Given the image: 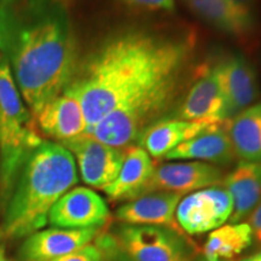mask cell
Returning <instances> with one entry per match:
<instances>
[{
	"instance_id": "27",
	"label": "cell",
	"mask_w": 261,
	"mask_h": 261,
	"mask_svg": "<svg viewBox=\"0 0 261 261\" xmlns=\"http://www.w3.org/2000/svg\"><path fill=\"white\" fill-rule=\"evenodd\" d=\"M242 261H261V252L257 254H254L252 256H248L246 259H243Z\"/></svg>"
},
{
	"instance_id": "21",
	"label": "cell",
	"mask_w": 261,
	"mask_h": 261,
	"mask_svg": "<svg viewBox=\"0 0 261 261\" xmlns=\"http://www.w3.org/2000/svg\"><path fill=\"white\" fill-rule=\"evenodd\" d=\"M252 243V230L247 223L225 224L210 232L202 254L205 261H232Z\"/></svg>"
},
{
	"instance_id": "7",
	"label": "cell",
	"mask_w": 261,
	"mask_h": 261,
	"mask_svg": "<svg viewBox=\"0 0 261 261\" xmlns=\"http://www.w3.org/2000/svg\"><path fill=\"white\" fill-rule=\"evenodd\" d=\"M73 155L86 185L104 190L115 180L125 160V150L99 142L89 133L61 143Z\"/></svg>"
},
{
	"instance_id": "1",
	"label": "cell",
	"mask_w": 261,
	"mask_h": 261,
	"mask_svg": "<svg viewBox=\"0 0 261 261\" xmlns=\"http://www.w3.org/2000/svg\"><path fill=\"white\" fill-rule=\"evenodd\" d=\"M195 42L142 28L116 33L77 68L65 90L79 99L86 133L114 110L126 135L162 119L180 92Z\"/></svg>"
},
{
	"instance_id": "23",
	"label": "cell",
	"mask_w": 261,
	"mask_h": 261,
	"mask_svg": "<svg viewBox=\"0 0 261 261\" xmlns=\"http://www.w3.org/2000/svg\"><path fill=\"white\" fill-rule=\"evenodd\" d=\"M130 8H136L145 11H163L172 12L175 10L174 0H120Z\"/></svg>"
},
{
	"instance_id": "19",
	"label": "cell",
	"mask_w": 261,
	"mask_h": 261,
	"mask_svg": "<svg viewBox=\"0 0 261 261\" xmlns=\"http://www.w3.org/2000/svg\"><path fill=\"white\" fill-rule=\"evenodd\" d=\"M227 135L240 162L261 163V102L226 121Z\"/></svg>"
},
{
	"instance_id": "31",
	"label": "cell",
	"mask_w": 261,
	"mask_h": 261,
	"mask_svg": "<svg viewBox=\"0 0 261 261\" xmlns=\"http://www.w3.org/2000/svg\"><path fill=\"white\" fill-rule=\"evenodd\" d=\"M3 261H5V260H3Z\"/></svg>"
},
{
	"instance_id": "11",
	"label": "cell",
	"mask_w": 261,
	"mask_h": 261,
	"mask_svg": "<svg viewBox=\"0 0 261 261\" xmlns=\"http://www.w3.org/2000/svg\"><path fill=\"white\" fill-rule=\"evenodd\" d=\"M219 77L225 103V120L253 104L259 94L256 73L253 65L241 55H230L214 65Z\"/></svg>"
},
{
	"instance_id": "5",
	"label": "cell",
	"mask_w": 261,
	"mask_h": 261,
	"mask_svg": "<svg viewBox=\"0 0 261 261\" xmlns=\"http://www.w3.org/2000/svg\"><path fill=\"white\" fill-rule=\"evenodd\" d=\"M107 234L126 261H194L197 252L188 234L168 227L119 224Z\"/></svg>"
},
{
	"instance_id": "15",
	"label": "cell",
	"mask_w": 261,
	"mask_h": 261,
	"mask_svg": "<svg viewBox=\"0 0 261 261\" xmlns=\"http://www.w3.org/2000/svg\"><path fill=\"white\" fill-rule=\"evenodd\" d=\"M35 119L41 132L60 144L86 133L83 108L69 90L45 104Z\"/></svg>"
},
{
	"instance_id": "24",
	"label": "cell",
	"mask_w": 261,
	"mask_h": 261,
	"mask_svg": "<svg viewBox=\"0 0 261 261\" xmlns=\"http://www.w3.org/2000/svg\"><path fill=\"white\" fill-rule=\"evenodd\" d=\"M94 241H96V244L102 250L104 261H126L115 252L107 233H99Z\"/></svg>"
},
{
	"instance_id": "6",
	"label": "cell",
	"mask_w": 261,
	"mask_h": 261,
	"mask_svg": "<svg viewBox=\"0 0 261 261\" xmlns=\"http://www.w3.org/2000/svg\"><path fill=\"white\" fill-rule=\"evenodd\" d=\"M232 210V198L219 184L182 196L175 219L185 234L198 236L226 224Z\"/></svg>"
},
{
	"instance_id": "3",
	"label": "cell",
	"mask_w": 261,
	"mask_h": 261,
	"mask_svg": "<svg viewBox=\"0 0 261 261\" xmlns=\"http://www.w3.org/2000/svg\"><path fill=\"white\" fill-rule=\"evenodd\" d=\"M77 180L73 155L60 143L42 140L24 161L3 210L0 240H22L40 231L54 204Z\"/></svg>"
},
{
	"instance_id": "8",
	"label": "cell",
	"mask_w": 261,
	"mask_h": 261,
	"mask_svg": "<svg viewBox=\"0 0 261 261\" xmlns=\"http://www.w3.org/2000/svg\"><path fill=\"white\" fill-rule=\"evenodd\" d=\"M224 177L223 168L210 163L197 161L160 163L155 165L151 178L142 195L149 192H171L185 196L201 189L219 185Z\"/></svg>"
},
{
	"instance_id": "2",
	"label": "cell",
	"mask_w": 261,
	"mask_h": 261,
	"mask_svg": "<svg viewBox=\"0 0 261 261\" xmlns=\"http://www.w3.org/2000/svg\"><path fill=\"white\" fill-rule=\"evenodd\" d=\"M0 56L22 99L37 114L76 74V42L62 0L0 2Z\"/></svg>"
},
{
	"instance_id": "28",
	"label": "cell",
	"mask_w": 261,
	"mask_h": 261,
	"mask_svg": "<svg viewBox=\"0 0 261 261\" xmlns=\"http://www.w3.org/2000/svg\"><path fill=\"white\" fill-rule=\"evenodd\" d=\"M3 260H5L4 257H3V255H2V253H0V261H3Z\"/></svg>"
},
{
	"instance_id": "25",
	"label": "cell",
	"mask_w": 261,
	"mask_h": 261,
	"mask_svg": "<svg viewBox=\"0 0 261 261\" xmlns=\"http://www.w3.org/2000/svg\"><path fill=\"white\" fill-rule=\"evenodd\" d=\"M231 5L243 16L244 18L250 21L252 23L255 22V5L256 0H228Z\"/></svg>"
},
{
	"instance_id": "18",
	"label": "cell",
	"mask_w": 261,
	"mask_h": 261,
	"mask_svg": "<svg viewBox=\"0 0 261 261\" xmlns=\"http://www.w3.org/2000/svg\"><path fill=\"white\" fill-rule=\"evenodd\" d=\"M211 121H185L180 119H161L149 126L138 139L151 159H163L169 151L211 126Z\"/></svg>"
},
{
	"instance_id": "4",
	"label": "cell",
	"mask_w": 261,
	"mask_h": 261,
	"mask_svg": "<svg viewBox=\"0 0 261 261\" xmlns=\"http://www.w3.org/2000/svg\"><path fill=\"white\" fill-rule=\"evenodd\" d=\"M44 139L16 86L8 61L0 56V210H4L19 171Z\"/></svg>"
},
{
	"instance_id": "30",
	"label": "cell",
	"mask_w": 261,
	"mask_h": 261,
	"mask_svg": "<svg viewBox=\"0 0 261 261\" xmlns=\"http://www.w3.org/2000/svg\"><path fill=\"white\" fill-rule=\"evenodd\" d=\"M0 2H4V0H0Z\"/></svg>"
},
{
	"instance_id": "9",
	"label": "cell",
	"mask_w": 261,
	"mask_h": 261,
	"mask_svg": "<svg viewBox=\"0 0 261 261\" xmlns=\"http://www.w3.org/2000/svg\"><path fill=\"white\" fill-rule=\"evenodd\" d=\"M110 217L106 201L92 189H70L48 213L47 223L61 228H102Z\"/></svg>"
},
{
	"instance_id": "22",
	"label": "cell",
	"mask_w": 261,
	"mask_h": 261,
	"mask_svg": "<svg viewBox=\"0 0 261 261\" xmlns=\"http://www.w3.org/2000/svg\"><path fill=\"white\" fill-rule=\"evenodd\" d=\"M52 261H104L100 248L96 243H90L75 252Z\"/></svg>"
},
{
	"instance_id": "26",
	"label": "cell",
	"mask_w": 261,
	"mask_h": 261,
	"mask_svg": "<svg viewBox=\"0 0 261 261\" xmlns=\"http://www.w3.org/2000/svg\"><path fill=\"white\" fill-rule=\"evenodd\" d=\"M244 223L249 225L250 230H252L253 242H256L261 246V201Z\"/></svg>"
},
{
	"instance_id": "12",
	"label": "cell",
	"mask_w": 261,
	"mask_h": 261,
	"mask_svg": "<svg viewBox=\"0 0 261 261\" xmlns=\"http://www.w3.org/2000/svg\"><path fill=\"white\" fill-rule=\"evenodd\" d=\"M181 198L182 195L171 192H149L120 205L115 218L119 224L162 226L182 232L175 219Z\"/></svg>"
},
{
	"instance_id": "20",
	"label": "cell",
	"mask_w": 261,
	"mask_h": 261,
	"mask_svg": "<svg viewBox=\"0 0 261 261\" xmlns=\"http://www.w3.org/2000/svg\"><path fill=\"white\" fill-rule=\"evenodd\" d=\"M196 16L212 27L236 38L252 32L254 23L243 17L228 0H181Z\"/></svg>"
},
{
	"instance_id": "14",
	"label": "cell",
	"mask_w": 261,
	"mask_h": 261,
	"mask_svg": "<svg viewBox=\"0 0 261 261\" xmlns=\"http://www.w3.org/2000/svg\"><path fill=\"white\" fill-rule=\"evenodd\" d=\"M175 119L225 122V103L215 67L205 68L178 108Z\"/></svg>"
},
{
	"instance_id": "13",
	"label": "cell",
	"mask_w": 261,
	"mask_h": 261,
	"mask_svg": "<svg viewBox=\"0 0 261 261\" xmlns=\"http://www.w3.org/2000/svg\"><path fill=\"white\" fill-rule=\"evenodd\" d=\"M226 122V121H225ZM168 161H197L223 168L236 159L224 122L212 123L198 135L173 149L163 158Z\"/></svg>"
},
{
	"instance_id": "10",
	"label": "cell",
	"mask_w": 261,
	"mask_h": 261,
	"mask_svg": "<svg viewBox=\"0 0 261 261\" xmlns=\"http://www.w3.org/2000/svg\"><path fill=\"white\" fill-rule=\"evenodd\" d=\"M100 228L51 227L29 234L18 249L19 261H52L92 243Z\"/></svg>"
},
{
	"instance_id": "17",
	"label": "cell",
	"mask_w": 261,
	"mask_h": 261,
	"mask_svg": "<svg viewBox=\"0 0 261 261\" xmlns=\"http://www.w3.org/2000/svg\"><path fill=\"white\" fill-rule=\"evenodd\" d=\"M220 185L232 198L230 224L244 223L261 201V171L259 163L240 162L226 174Z\"/></svg>"
},
{
	"instance_id": "29",
	"label": "cell",
	"mask_w": 261,
	"mask_h": 261,
	"mask_svg": "<svg viewBox=\"0 0 261 261\" xmlns=\"http://www.w3.org/2000/svg\"><path fill=\"white\" fill-rule=\"evenodd\" d=\"M259 166H260V171H261V163H259Z\"/></svg>"
},
{
	"instance_id": "16",
	"label": "cell",
	"mask_w": 261,
	"mask_h": 261,
	"mask_svg": "<svg viewBox=\"0 0 261 261\" xmlns=\"http://www.w3.org/2000/svg\"><path fill=\"white\" fill-rule=\"evenodd\" d=\"M154 169L155 163L151 156L138 144L130 145L126 148L125 160L116 179L103 191L112 201L133 200L142 195Z\"/></svg>"
}]
</instances>
